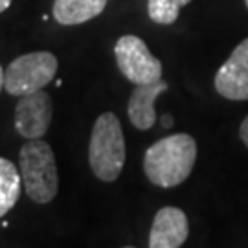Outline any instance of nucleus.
I'll return each instance as SVG.
<instances>
[{"mask_svg":"<svg viewBox=\"0 0 248 248\" xmlns=\"http://www.w3.org/2000/svg\"><path fill=\"white\" fill-rule=\"evenodd\" d=\"M108 0H55L53 17L62 26L83 24L90 18L101 15Z\"/></svg>","mask_w":248,"mask_h":248,"instance_id":"9d476101","label":"nucleus"},{"mask_svg":"<svg viewBox=\"0 0 248 248\" xmlns=\"http://www.w3.org/2000/svg\"><path fill=\"white\" fill-rule=\"evenodd\" d=\"M18 171L22 177V186L33 202H52L59 189V177L50 143L41 138L28 140L18 153Z\"/></svg>","mask_w":248,"mask_h":248,"instance_id":"f03ea898","label":"nucleus"},{"mask_svg":"<svg viewBox=\"0 0 248 248\" xmlns=\"http://www.w3.org/2000/svg\"><path fill=\"white\" fill-rule=\"evenodd\" d=\"M166 90H168V83L162 79L147 83V85H136V89L133 90L131 99H129V107H127L129 120L136 129L147 131L155 125L156 122L155 101Z\"/></svg>","mask_w":248,"mask_h":248,"instance_id":"1a4fd4ad","label":"nucleus"},{"mask_svg":"<svg viewBox=\"0 0 248 248\" xmlns=\"http://www.w3.org/2000/svg\"><path fill=\"white\" fill-rule=\"evenodd\" d=\"M189 235L186 213L175 206L160 208L151 226L149 248H180Z\"/></svg>","mask_w":248,"mask_h":248,"instance_id":"6e6552de","label":"nucleus"},{"mask_svg":"<svg viewBox=\"0 0 248 248\" xmlns=\"http://www.w3.org/2000/svg\"><path fill=\"white\" fill-rule=\"evenodd\" d=\"M215 90L232 101L248 99V39L233 48L226 62L217 70Z\"/></svg>","mask_w":248,"mask_h":248,"instance_id":"0eeeda50","label":"nucleus"},{"mask_svg":"<svg viewBox=\"0 0 248 248\" xmlns=\"http://www.w3.org/2000/svg\"><path fill=\"white\" fill-rule=\"evenodd\" d=\"M124 248H134V247H124Z\"/></svg>","mask_w":248,"mask_h":248,"instance_id":"a211bd4d","label":"nucleus"},{"mask_svg":"<svg viewBox=\"0 0 248 248\" xmlns=\"http://www.w3.org/2000/svg\"><path fill=\"white\" fill-rule=\"evenodd\" d=\"M22 189L20 171L13 162L0 156V219L17 204Z\"/></svg>","mask_w":248,"mask_h":248,"instance_id":"9b49d317","label":"nucleus"},{"mask_svg":"<svg viewBox=\"0 0 248 248\" xmlns=\"http://www.w3.org/2000/svg\"><path fill=\"white\" fill-rule=\"evenodd\" d=\"M118 68L134 85H147L162 79V62L149 52L140 37L124 35L114 46Z\"/></svg>","mask_w":248,"mask_h":248,"instance_id":"39448f33","label":"nucleus"},{"mask_svg":"<svg viewBox=\"0 0 248 248\" xmlns=\"http://www.w3.org/2000/svg\"><path fill=\"white\" fill-rule=\"evenodd\" d=\"M197 142L193 136L178 133L155 142L143 156V171L155 186L175 187L193 171Z\"/></svg>","mask_w":248,"mask_h":248,"instance_id":"f257e3e1","label":"nucleus"},{"mask_svg":"<svg viewBox=\"0 0 248 248\" xmlns=\"http://www.w3.org/2000/svg\"><path fill=\"white\" fill-rule=\"evenodd\" d=\"M191 0H147V13L149 18L156 24H173L178 18L180 9Z\"/></svg>","mask_w":248,"mask_h":248,"instance_id":"f8f14e48","label":"nucleus"},{"mask_svg":"<svg viewBox=\"0 0 248 248\" xmlns=\"http://www.w3.org/2000/svg\"><path fill=\"white\" fill-rule=\"evenodd\" d=\"M245 4H247V8H248V0H245Z\"/></svg>","mask_w":248,"mask_h":248,"instance_id":"f3484780","label":"nucleus"},{"mask_svg":"<svg viewBox=\"0 0 248 248\" xmlns=\"http://www.w3.org/2000/svg\"><path fill=\"white\" fill-rule=\"evenodd\" d=\"M57 57L50 52L20 55L4 72V89L11 96H28L43 90L57 74Z\"/></svg>","mask_w":248,"mask_h":248,"instance_id":"20e7f679","label":"nucleus"},{"mask_svg":"<svg viewBox=\"0 0 248 248\" xmlns=\"http://www.w3.org/2000/svg\"><path fill=\"white\" fill-rule=\"evenodd\" d=\"M53 103L50 94L37 90L18 99L15 107V129L26 140L43 138L52 124Z\"/></svg>","mask_w":248,"mask_h":248,"instance_id":"423d86ee","label":"nucleus"},{"mask_svg":"<svg viewBox=\"0 0 248 248\" xmlns=\"http://www.w3.org/2000/svg\"><path fill=\"white\" fill-rule=\"evenodd\" d=\"M239 136L241 140H243V143L248 147V116L243 120V124H241V129H239Z\"/></svg>","mask_w":248,"mask_h":248,"instance_id":"ddd939ff","label":"nucleus"},{"mask_svg":"<svg viewBox=\"0 0 248 248\" xmlns=\"http://www.w3.org/2000/svg\"><path fill=\"white\" fill-rule=\"evenodd\" d=\"M171 125H173V116H171V114H164V116H162V127L169 129Z\"/></svg>","mask_w":248,"mask_h":248,"instance_id":"4468645a","label":"nucleus"},{"mask_svg":"<svg viewBox=\"0 0 248 248\" xmlns=\"http://www.w3.org/2000/svg\"><path fill=\"white\" fill-rule=\"evenodd\" d=\"M4 89V70H2V66H0V90Z\"/></svg>","mask_w":248,"mask_h":248,"instance_id":"dca6fc26","label":"nucleus"},{"mask_svg":"<svg viewBox=\"0 0 248 248\" xmlns=\"http://www.w3.org/2000/svg\"><path fill=\"white\" fill-rule=\"evenodd\" d=\"M92 173L103 182H114L125 166V138L120 120L105 112L96 120L89 143Z\"/></svg>","mask_w":248,"mask_h":248,"instance_id":"7ed1b4c3","label":"nucleus"},{"mask_svg":"<svg viewBox=\"0 0 248 248\" xmlns=\"http://www.w3.org/2000/svg\"><path fill=\"white\" fill-rule=\"evenodd\" d=\"M9 4H11V0H0V13L6 11L9 8Z\"/></svg>","mask_w":248,"mask_h":248,"instance_id":"2eb2a0df","label":"nucleus"}]
</instances>
